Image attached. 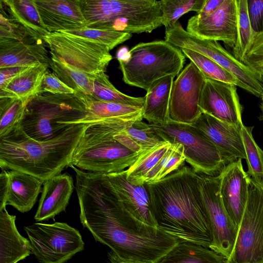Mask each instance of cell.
<instances>
[{"instance_id":"cell-31","label":"cell","mask_w":263,"mask_h":263,"mask_svg":"<svg viewBox=\"0 0 263 263\" xmlns=\"http://www.w3.org/2000/svg\"><path fill=\"white\" fill-rule=\"evenodd\" d=\"M115 138L127 148L138 153H142L163 141L152 125L143 121L134 122L118 132Z\"/></svg>"},{"instance_id":"cell-42","label":"cell","mask_w":263,"mask_h":263,"mask_svg":"<svg viewBox=\"0 0 263 263\" xmlns=\"http://www.w3.org/2000/svg\"><path fill=\"white\" fill-rule=\"evenodd\" d=\"M0 37L24 41L31 37L26 32L6 17L1 12L0 19Z\"/></svg>"},{"instance_id":"cell-8","label":"cell","mask_w":263,"mask_h":263,"mask_svg":"<svg viewBox=\"0 0 263 263\" xmlns=\"http://www.w3.org/2000/svg\"><path fill=\"white\" fill-rule=\"evenodd\" d=\"M164 39L180 49H190L213 60L236 79L238 87L257 97H261L263 76L254 72L237 59L218 41L193 35L185 30L179 22L165 31Z\"/></svg>"},{"instance_id":"cell-43","label":"cell","mask_w":263,"mask_h":263,"mask_svg":"<svg viewBox=\"0 0 263 263\" xmlns=\"http://www.w3.org/2000/svg\"><path fill=\"white\" fill-rule=\"evenodd\" d=\"M247 7L253 32L263 31V0H247Z\"/></svg>"},{"instance_id":"cell-35","label":"cell","mask_w":263,"mask_h":263,"mask_svg":"<svg viewBox=\"0 0 263 263\" xmlns=\"http://www.w3.org/2000/svg\"><path fill=\"white\" fill-rule=\"evenodd\" d=\"M30 99L0 98V137L20 124Z\"/></svg>"},{"instance_id":"cell-46","label":"cell","mask_w":263,"mask_h":263,"mask_svg":"<svg viewBox=\"0 0 263 263\" xmlns=\"http://www.w3.org/2000/svg\"><path fill=\"white\" fill-rule=\"evenodd\" d=\"M224 0H205L201 10L195 15L199 18L204 17L215 12Z\"/></svg>"},{"instance_id":"cell-44","label":"cell","mask_w":263,"mask_h":263,"mask_svg":"<svg viewBox=\"0 0 263 263\" xmlns=\"http://www.w3.org/2000/svg\"><path fill=\"white\" fill-rule=\"evenodd\" d=\"M8 181L7 170H2L0 174V211L6 209L7 205Z\"/></svg>"},{"instance_id":"cell-9","label":"cell","mask_w":263,"mask_h":263,"mask_svg":"<svg viewBox=\"0 0 263 263\" xmlns=\"http://www.w3.org/2000/svg\"><path fill=\"white\" fill-rule=\"evenodd\" d=\"M152 125L163 141L183 146L185 161L196 173L217 176L226 166L214 144L192 125L171 121L165 124Z\"/></svg>"},{"instance_id":"cell-41","label":"cell","mask_w":263,"mask_h":263,"mask_svg":"<svg viewBox=\"0 0 263 263\" xmlns=\"http://www.w3.org/2000/svg\"><path fill=\"white\" fill-rule=\"evenodd\" d=\"M41 92L74 94V91L63 82L54 73L47 70L42 81L41 87Z\"/></svg>"},{"instance_id":"cell-28","label":"cell","mask_w":263,"mask_h":263,"mask_svg":"<svg viewBox=\"0 0 263 263\" xmlns=\"http://www.w3.org/2000/svg\"><path fill=\"white\" fill-rule=\"evenodd\" d=\"M48 65L28 67L9 80L0 89V98L30 99L41 93V87Z\"/></svg>"},{"instance_id":"cell-24","label":"cell","mask_w":263,"mask_h":263,"mask_svg":"<svg viewBox=\"0 0 263 263\" xmlns=\"http://www.w3.org/2000/svg\"><path fill=\"white\" fill-rule=\"evenodd\" d=\"M16 216L0 211V263H17L31 253L30 241L18 231Z\"/></svg>"},{"instance_id":"cell-26","label":"cell","mask_w":263,"mask_h":263,"mask_svg":"<svg viewBox=\"0 0 263 263\" xmlns=\"http://www.w3.org/2000/svg\"><path fill=\"white\" fill-rule=\"evenodd\" d=\"M8 176V193L7 205H10L19 212L29 211L36 203L42 192L43 182L27 173L7 170Z\"/></svg>"},{"instance_id":"cell-33","label":"cell","mask_w":263,"mask_h":263,"mask_svg":"<svg viewBox=\"0 0 263 263\" xmlns=\"http://www.w3.org/2000/svg\"><path fill=\"white\" fill-rule=\"evenodd\" d=\"M49 67L63 82L74 91L75 93L91 95L94 75L87 74L67 63L51 59Z\"/></svg>"},{"instance_id":"cell-47","label":"cell","mask_w":263,"mask_h":263,"mask_svg":"<svg viewBox=\"0 0 263 263\" xmlns=\"http://www.w3.org/2000/svg\"><path fill=\"white\" fill-rule=\"evenodd\" d=\"M109 263H145L137 260L126 259L119 257L111 251L108 254Z\"/></svg>"},{"instance_id":"cell-13","label":"cell","mask_w":263,"mask_h":263,"mask_svg":"<svg viewBox=\"0 0 263 263\" xmlns=\"http://www.w3.org/2000/svg\"><path fill=\"white\" fill-rule=\"evenodd\" d=\"M183 146L163 141L148 149L125 170L126 178L135 185L156 182L185 163Z\"/></svg>"},{"instance_id":"cell-30","label":"cell","mask_w":263,"mask_h":263,"mask_svg":"<svg viewBox=\"0 0 263 263\" xmlns=\"http://www.w3.org/2000/svg\"><path fill=\"white\" fill-rule=\"evenodd\" d=\"M224 259L222 256L206 247L179 240L156 263H224Z\"/></svg>"},{"instance_id":"cell-19","label":"cell","mask_w":263,"mask_h":263,"mask_svg":"<svg viewBox=\"0 0 263 263\" xmlns=\"http://www.w3.org/2000/svg\"><path fill=\"white\" fill-rule=\"evenodd\" d=\"M105 179L110 191L124 210L139 221L157 228L145 184L130 183L125 170L105 174Z\"/></svg>"},{"instance_id":"cell-48","label":"cell","mask_w":263,"mask_h":263,"mask_svg":"<svg viewBox=\"0 0 263 263\" xmlns=\"http://www.w3.org/2000/svg\"><path fill=\"white\" fill-rule=\"evenodd\" d=\"M260 109L261 110V114L260 116L259 117V119L260 120H263V101H261V102L260 104Z\"/></svg>"},{"instance_id":"cell-3","label":"cell","mask_w":263,"mask_h":263,"mask_svg":"<svg viewBox=\"0 0 263 263\" xmlns=\"http://www.w3.org/2000/svg\"><path fill=\"white\" fill-rule=\"evenodd\" d=\"M90 123L70 127L59 137L38 141L29 137L20 125L0 137V167L31 175L43 182L61 174L69 166L78 142Z\"/></svg>"},{"instance_id":"cell-6","label":"cell","mask_w":263,"mask_h":263,"mask_svg":"<svg viewBox=\"0 0 263 263\" xmlns=\"http://www.w3.org/2000/svg\"><path fill=\"white\" fill-rule=\"evenodd\" d=\"M86 115L84 104L74 93L41 92L28 102L20 126L32 139L45 141L82 123Z\"/></svg>"},{"instance_id":"cell-49","label":"cell","mask_w":263,"mask_h":263,"mask_svg":"<svg viewBox=\"0 0 263 263\" xmlns=\"http://www.w3.org/2000/svg\"><path fill=\"white\" fill-rule=\"evenodd\" d=\"M261 99V100L263 101V94L261 96V97L260 98Z\"/></svg>"},{"instance_id":"cell-34","label":"cell","mask_w":263,"mask_h":263,"mask_svg":"<svg viewBox=\"0 0 263 263\" xmlns=\"http://www.w3.org/2000/svg\"><path fill=\"white\" fill-rule=\"evenodd\" d=\"M253 126L242 125L241 135L246 155L248 170L247 172L251 179L263 184V150L255 142L252 136Z\"/></svg>"},{"instance_id":"cell-25","label":"cell","mask_w":263,"mask_h":263,"mask_svg":"<svg viewBox=\"0 0 263 263\" xmlns=\"http://www.w3.org/2000/svg\"><path fill=\"white\" fill-rule=\"evenodd\" d=\"M84 104L87 115L82 123H93L104 120L125 122L142 121L143 107L100 101L90 96L75 93Z\"/></svg>"},{"instance_id":"cell-32","label":"cell","mask_w":263,"mask_h":263,"mask_svg":"<svg viewBox=\"0 0 263 263\" xmlns=\"http://www.w3.org/2000/svg\"><path fill=\"white\" fill-rule=\"evenodd\" d=\"M90 96L102 101L140 107H143L145 103L144 97L130 96L116 89L110 82L108 77L104 72L93 76L92 91Z\"/></svg>"},{"instance_id":"cell-14","label":"cell","mask_w":263,"mask_h":263,"mask_svg":"<svg viewBox=\"0 0 263 263\" xmlns=\"http://www.w3.org/2000/svg\"><path fill=\"white\" fill-rule=\"evenodd\" d=\"M200 185L212 230L211 250L228 259L234 247L237 229L228 214L220 196L219 175H200Z\"/></svg>"},{"instance_id":"cell-7","label":"cell","mask_w":263,"mask_h":263,"mask_svg":"<svg viewBox=\"0 0 263 263\" xmlns=\"http://www.w3.org/2000/svg\"><path fill=\"white\" fill-rule=\"evenodd\" d=\"M185 58L181 49L165 40L140 43L125 58L117 56L123 81L146 91L156 81L179 74Z\"/></svg>"},{"instance_id":"cell-12","label":"cell","mask_w":263,"mask_h":263,"mask_svg":"<svg viewBox=\"0 0 263 263\" xmlns=\"http://www.w3.org/2000/svg\"><path fill=\"white\" fill-rule=\"evenodd\" d=\"M224 263H263V184L252 179L234 247Z\"/></svg>"},{"instance_id":"cell-1","label":"cell","mask_w":263,"mask_h":263,"mask_svg":"<svg viewBox=\"0 0 263 263\" xmlns=\"http://www.w3.org/2000/svg\"><path fill=\"white\" fill-rule=\"evenodd\" d=\"M70 167L76 173L81 223L96 241L121 258L145 263H156L178 242L124 210L110 191L105 174Z\"/></svg>"},{"instance_id":"cell-10","label":"cell","mask_w":263,"mask_h":263,"mask_svg":"<svg viewBox=\"0 0 263 263\" xmlns=\"http://www.w3.org/2000/svg\"><path fill=\"white\" fill-rule=\"evenodd\" d=\"M24 229L41 263H66L84 249L80 232L65 222H35Z\"/></svg>"},{"instance_id":"cell-23","label":"cell","mask_w":263,"mask_h":263,"mask_svg":"<svg viewBox=\"0 0 263 263\" xmlns=\"http://www.w3.org/2000/svg\"><path fill=\"white\" fill-rule=\"evenodd\" d=\"M73 188L72 177L67 173L56 175L45 181L34 216L35 221L54 219L55 216L65 212Z\"/></svg>"},{"instance_id":"cell-29","label":"cell","mask_w":263,"mask_h":263,"mask_svg":"<svg viewBox=\"0 0 263 263\" xmlns=\"http://www.w3.org/2000/svg\"><path fill=\"white\" fill-rule=\"evenodd\" d=\"M9 18L31 37L43 41L50 32L43 25L33 0H3ZM44 42V41H43Z\"/></svg>"},{"instance_id":"cell-39","label":"cell","mask_w":263,"mask_h":263,"mask_svg":"<svg viewBox=\"0 0 263 263\" xmlns=\"http://www.w3.org/2000/svg\"><path fill=\"white\" fill-rule=\"evenodd\" d=\"M237 40L233 48V55L241 61L252 37V30L248 12L247 0H237Z\"/></svg>"},{"instance_id":"cell-38","label":"cell","mask_w":263,"mask_h":263,"mask_svg":"<svg viewBox=\"0 0 263 263\" xmlns=\"http://www.w3.org/2000/svg\"><path fill=\"white\" fill-rule=\"evenodd\" d=\"M205 0L159 1L162 12V24L165 28L172 27L183 14L193 11L199 13Z\"/></svg>"},{"instance_id":"cell-37","label":"cell","mask_w":263,"mask_h":263,"mask_svg":"<svg viewBox=\"0 0 263 263\" xmlns=\"http://www.w3.org/2000/svg\"><path fill=\"white\" fill-rule=\"evenodd\" d=\"M98 43L107 47L110 50L130 39L132 34L114 30L84 27L74 30L60 31Z\"/></svg>"},{"instance_id":"cell-4","label":"cell","mask_w":263,"mask_h":263,"mask_svg":"<svg viewBox=\"0 0 263 263\" xmlns=\"http://www.w3.org/2000/svg\"><path fill=\"white\" fill-rule=\"evenodd\" d=\"M133 123L104 120L90 123L81 137L70 164L81 170L104 174L126 170L141 153L127 148L115 135Z\"/></svg>"},{"instance_id":"cell-5","label":"cell","mask_w":263,"mask_h":263,"mask_svg":"<svg viewBox=\"0 0 263 263\" xmlns=\"http://www.w3.org/2000/svg\"><path fill=\"white\" fill-rule=\"evenodd\" d=\"M86 27L132 33L163 25L159 1L79 0Z\"/></svg>"},{"instance_id":"cell-17","label":"cell","mask_w":263,"mask_h":263,"mask_svg":"<svg viewBox=\"0 0 263 263\" xmlns=\"http://www.w3.org/2000/svg\"><path fill=\"white\" fill-rule=\"evenodd\" d=\"M236 86L206 78L199 102L201 111L224 122L241 127L243 124L242 107Z\"/></svg>"},{"instance_id":"cell-21","label":"cell","mask_w":263,"mask_h":263,"mask_svg":"<svg viewBox=\"0 0 263 263\" xmlns=\"http://www.w3.org/2000/svg\"><path fill=\"white\" fill-rule=\"evenodd\" d=\"M41 21L49 32L86 27L79 0H33Z\"/></svg>"},{"instance_id":"cell-45","label":"cell","mask_w":263,"mask_h":263,"mask_svg":"<svg viewBox=\"0 0 263 263\" xmlns=\"http://www.w3.org/2000/svg\"><path fill=\"white\" fill-rule=\"evenodd\" d=\"M25 67H10L0 68V89L12 78L26 69Z\"/></svg>"},{"instance_id":"cell-40","label":"cell","mask_w":263,"mask_h":263,"mask_svg":"<svg viewBox=\"0 0 263 263\" xmlns=\"http://www.w3.org/2000/svg\"><path fill=\"white\" fill-rule=\"evenodd\" d=\"M240 62L263 76V31L253 32Z\"/></svg>"},{"instance_id":"cell-36","label":"cell","mask_w":263,"mask_h":263,"mask_svg":"<svg viewBox=\"0 0 263 263\" xmlns=\"http://www.w3.org/2000/svg\"><path fill=\"white\" fill-rule=\"evenodd\" d=\"M185 57L192 62L206 78L239 86L236 79L211 59L190 49H181Z\"/></svg>"},{"instance_id":"cell-15","label":"cell","mask_w":263,"mask_h":263,"mask_svg":"<svg viewBox=\"0 0 263 263\" xmlns=\"http://www.w3.org/2000/svg\"><path fill=\"white\" fill-rule=\"evenodd\" d=\"M206 78L190 62L179 74L172 87L170 104V120L193 124L202 111L199 102Z\"/></svg>"},{"instance_id":"cell-18","label":"cell","mask_w":263,"mask_h":263,"mask_svg":"<svg viewBox=\"0 0 263 263\" xmlns=\"http://www.w3.org/2000/svg\"><path fill=\"white\" fill-rule=\"evenodd\" d=\"M191 125L214 144L226 165L238 159H246L241 127L224 122L204 112Z\"/></svg>"},{"instance_id":"cell-20","label":"cell","mask_w":263,"mask_h":263,"mask_svg":"<svg viewBox=\"0 0 263 263\" xmlns=\"http://www.w3.org/2000/svg\"><path fill=\"white\" fill-rule=\"evenodd\" d=\"M241 160L238 159L226 165L218 174L223 204L237 229L248 200L251 180L243 169Z\"/></svg>"},{"instance_id":"cell-16","label":"cell","mask_w":263,"mask_h":263,"mask_svg":"<svg viewBox=\"0 0 263 263\" xmlns=\"http://www.w3.org/2000/svg\"><path fill=\"white\" fill-rule=\"evenodd\" d=\"M237 0H224L212 14L191 17L186 31L199 37L222 41L233 49L237 40Z\"/></svg>"},{"instance_id":"cell-22","label":"cell","mask_w":263,"mask_h":263,"mask_svg":"<svg viewBox=\"0 0 263 263\" xmlns=\"http://www.w3.org/2000/svg\"><path fill=\"white\" fill-rule=\"evenodd\" d=\"M27 40L0 37V68L30 67L40 64L49 66L51 59L42 41Z\"/></svg>"},{"instance_id":"cell-27","label":"cell","mask_w":263,"mask_h":263,"mask_svg":"<svg viewBox=\"0 0 263 263\" xmlns=\"http://www.w3.org/2000/svg\"><path fill=\"white\" fill-rule=\"evenodd\" d=\"M174 76H168L155 82L144 96L142 116L149 124L162 125L170 120L169 104Z\"/></svg>"},{"instance_id":"cell-11","label":"cell","mask_w":263,"mask_h":263,"mask_svg":"<svg viewBox=\"0 0 263 263\" xmlns=\"http://www.w3.org/2000/svg\"><path fill=\"white\" fill-rule=\"evenodd\" d=\"M51 59L67 63L89 75L105 72L112 59L106 46L63 32L49 33L43 39Z\"/></svg>"},{"instance_id":"cell-2","label":"cell","mask_w":263,"mask_h":263,"mask_svg":"<svg viewBox=\"0 0 263 263\" xmlns=\"http://www.w3.org/2000/svg\"><path fill=\"white\" fill-rule=\"evenodd\" d=\"M199 178L184 163L160 180L145 185L158 229L178 240L211 250L213 233Z\"/></svg>"}]
</instances>
